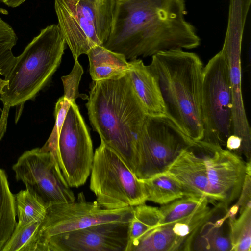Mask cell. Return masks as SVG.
<instances>
[{"label": "cell", "mask_w": 251, "mask_h": 251, "mask_svg": "<svg viewBox=\"0 0 251 251\" xmlns=\"http://www.w3.org/2000/svg\"><path fill=\"white\" fill-rule=\"evenodd\" d=\"M228 219L227 211L222 217L217 213L204 222L193 237L191 251H231L229 229H225Z\"/></svg>", "instance_id": "ac0fdd59"}, {"label": "cell", "mask_w": 251, "mask_h": 251, "mask_svg": "<svg viewBox=\"0 0 251 251\" xmlns=\"http://www.w3.org/2000/svg\"><path fill=\"white\" fill-rule=\"evenodd\" d=\"M83 74V69L78 61L75 59V64L70 73L61 77L64 87V95L65 98L75 100L78 98L88 99L86 95L81 94L78 91L79 82Z\"/></svg>", "instance_id": "83f0119b"}, {"label": "cell", "mask_w": 251, "mask_h": 251, "mask_svg": "<svg viewBox=\"0 0 251 251\" xmlns=\"http://www.w3.org/2000/svg\"><path fill=\"white\" fill-rule=\"evenodd\" d=\"M251 175L246 174L243 186L236 203L239 206L241 213L247 209H251Z\"/></svg>", "instance_id": "f546056e"}, {"label": "cell", "mask_w": 251, "mask_h": 251, "mask_svg": "<svg viewBox=\"0 0 251 251\" xmlns=\"http://www.w3.org/2000/svg\"><path fill=\"white\" fill-rule=\"evenodd\" d=\"M192 146L205 163L209 202L228 209L241 193L246 175V162L227 149L202 140L194 141Z\"/></svg>", "instance_id": "7c38bea8"}, {"label": "cell", "mask_w": 251, "mask_h": 251, "mask_svg": "<svg viewBox=\"0 0 251 251\" xmlns=\"http://www.w3.org/2000/svg\"><path fill=\"white\" fill-rule=\"evenodd\" d=\"M242 141V139L240 137L232 134L227 138L226 147L228 150L239 155Z\"/></svg>", "instance_id": "4dcf8cb0"}, {"label": "cell", "mask_w": 251, "mask_h": 251, "mask_svg": "<svg viewBox=\"0 0 251 251\" xmlns=\"http://www.w3.org/2000/svg\"><path fill=\"white\" fill-rule=\"evenodd\" d=\"M1 74H0V75ZM8 84V81L5 80L4 79H2L0 76V95L3 92V89L5 86H6Z\"/></svg>", "instance_id": "836d02e7"}, {"label": "cell", "mask_w": 251, "mask_h": 251, "mask_svg": "<svg viewBox=\"0 0 251 251\" xmlns=\"http://www.w3.org/2000/svg\"><path fill=\"white\" fill-rule=\"evenodd\" d=\"M141 180L147 194V201L165 205L187 196L181 184L166 172Z\"/></svg>", "instance_id": "ffe728a7"}, {"label": "cell", "mask_w": 251, "mask_h": 251, "mask_svg": "<svg viewBox=\"0 0 251 251\" xmlns=\"http://www.w3.org/2000/svg\"><path fill=\"white\" fill-rule=\"evenodd\" d=\"M133 207L119 209L102 208L95 201H86L82 192L75 201L49 206L42 221L37 237L35 251L49 237L107 222H130Z\"/></svg>", "instance_id": "30bf717a"}, {"label": "cell", "mask_w": 251, "mask_h": 251, "mask_svg": "<svg viewBox=\"0 0 251 251\" xmlns=\"http://www.w3.org/2000/svg\"><path fill=\"white\" fill-rule=\"evenodd\" d=\"M172 223L161 224L129 242L126 251H183L184 241L173 230Z\"/></svg>", "instance_id": "d6986e66"}, {"label": "cell", "mask_w": 251, "mask_h": 251, "mask_svg": "<svg viewBox=\"0 0 251 251\" xmlns=\"http://www.w3.org/2000/svg\"><path fill=\"white\" fill-rule=\"evenodd\" d=\"M202 140L226 146L232 131V96L227 60L220 50L203 70Z\"/></svg>", "instance_id": "52a82bcc"}, {"label": "cell", "mask_w": 251, "mask_h": 251, "mask_svg": "<svg viewBox=\"0 0 251 251\" xmlns=\"http://www.w3.org/2000/svg\"><path fill=\"white\" fill-rule=\"evenodd\" d=\"M239 217L228 218L232 251H251V209L242 211Z\"/></svg>", "instance_id": "d4e9b609"}, {"label": "cell", "mask_w": 251, "mask_h": 251, "mask_svg": "<svg viewBox=\"0 0 251 251\" xmlns=\"http://www.w3.org/2000/svg\"><path fill=\"white\" fill-rule=\"evenodd\" d=\"M72 100L63 96L57 101L54 111L55 122L52 132L45 144L41 147L48 151L57 143L62 126Z\"/></svg>", "instance_id": "f1b7e54d"}, {"label": "cell", "mask_w": 251, "mask_h": 251, "mask_svg": "<svg viewBox=\"0 0 251 251\" xmlns=\"http://www.w3.org/2000/svg\"><path fill=\"white\" fill-rule=\"evenodd\" d=\"M113 0H54L58 25L75 59L109 35Z\"/></svg>", "instance_id": "5b68a950"}, {"label": "cell", "mask_w": 251, "mask_h": 251, "mask_svg": "<svg viewBox=\"0 0 251 251\" xmlns=\"http://www.w3.org/2000/svg\"><path fill=\"white\" fill-rule=\"evenodd\" d=\"M209 203L206 197L190 196L163 205L159 208L161 216L160 225L185 218L207 207Z\"/></svg>", "instance_id": "7402d4cb"}, {"label": "cell", "mask_w": 251, "mask_h": 251, "mask_svg": "<svg viewBox=\"0 0 251 251\" xmlns=\"http://www.w3.org/2000/svg\"><path fill=\"white\" fill-rule=\"evenodd\" d=\"M42 222L16 224L2 251H35L37 237Z\"/></svg>", "instance_id": "484cf974"}, {"label": "cell", "mask_w": 251, "mask_h": 251, "mask_svg": "<svg viewBox=\"0 0 251 251\" xmlns=\"http://www.w3.org/2000/svg\"><path fill=\"white\" fill-rule=\"evenodd\" d=\"M130 223H103L55 235L36 251H126Z\"/></svg>", "instance_id": "4fadbf2b"}, {"label": "cell", "mask_w": 251, "mask_h": 251, "mask_svg": "<svg viewBox=\"0 0 251 251\" xmlns=\"http://www.w3.org/2000/svg\"><path fill=\"white\" fill-rule=\"evenodd\" d=\"M90 188L97 202L106 209L134 207L147 201L141 180L116 151L101 141L94 154Z\"/></svg>", "instance_id": "8992f818"}, {"label": "cell", "mask_w": 251, "mask_h": 251, "mask_svg": "<svg viewBox=\"0 0 251 251\" xmlns=\"http://www.w3.org/2000/svg\"><path fill=\"white\" fill-rule=\"evenodd\" d=\"M18 38L12 26L0 17V74L5 76L10 71L16 57L12 49Z\"/></svg>", "instance_id": "4316f807"}, {"label": "cell", "mask_w": 251, "mask_h": 251, "mask_svg": "<svg viewBox=\"0 0 251 251\" xmlns=\"http://www.w3.org/2000/svg\"><path fill=\"white\" fill-rule=\"evenodd\" d=\"M10 108V107L7 105H3L0 118V142L6 131Z\"/></svg>", "instance_id": "1f68e13d"}, {"label": "cell", "mask_w": 251, "mask_h": 251, "mask_svg": "<svg viewBox=\"0 0 251 251\" xmlns=\"http://www.w3.org/2000/svg\"><path fill=\"white\" fill-rule=\"evenodd\" d=\"M194 142L168 117L147 115L137 140L134 174L145 179L165 172Z\"/></svg>", "instance_id": "ba28073f"}, {"label": "cell", "mask_w": 251, "mask_h": 251, "mask_svg": "<svg viewBox=\"0 0 251 251\" xmlns=\"http://www.w3.org/2000/svg\"><path fill=\"white\" fill-rule=\"evenodd\" d=\"M186 14L185 0H113L103 46L130 60L173 49L196 48L201 39Z\"/></svg>", "instance_id": "6da1fadb"}, {"label": "cell", "mask_w": 251, "mask_h": 251, "mask_svg": "<svg viewBox=\"0 0 251 251\" xmlns=\"http://www.w3.org/2000/svg\"><path fill=\"white\" fill-rule=\"evenodd\" d=\"M87 100L86 106L93 129L134 173L137 140L147 114L128 73L116 79L94 82Z\"/></svg>", "instance_id": "7a4b0ae2"}, {"label": "cell", "mask_w": 251, "mask_h": 251, "mask_svg": "<svg viewBox=\"0 0 251 251\" xmlns=\"http://www.w3.org/2000/svg\"><path fill=\"white\" fill-rule=\"evenodd\" d=\"M15 196L10 191L5 172L0 168V251L16 227Z\"/></svg>", "instance_id": "44dd1931"}, {"label": "cell", "mask_w": 251, "mask_h": 251, "mask_svg": "<svg viewBox=\"0 0 251 251\" xmlns=\"http://www.w3.org/2000/svg\"><path fill=\"white\" fill-rule=\"evenodd\" d=\"M66 43L58 25L41 30L16 57L4 79L8 84L0 95L3 104L23 105L33 100L49 82L59 67Z\"/></svg>", "instance_id": "277c9868"}, {"label": "cell", "mask_w": 251, "mask_h": 251, "mask_svg": "<svg viewBox=\"0 0 251 251\" xmlns=\"http://www.w3.org/2000/svg\"><path fill=\"white\" fill-rule=\"evenodd\" d=\"M168 117L193 141L203 137L201 100L203 64L195 53L176 48L152 56Z\"/></svg>", "instance_id": "3957f363"}, {"label": "cell", "mask_w": 251, "mask_h": 251, "mask_svg": "<svg viewBox=\"0 0 251 251\" xmlns=\"http://www.w3.org/2000/svg\"><path fill=\"white\" fill-rule=\"evenodd\" d=\"M128 72L133 89L147 114L151 116H166V110L158 78L149 65L140 59L129 61Z\"/></svg>", "instance_id": "2e32d148"}, {"label": "cell", "mask_w": 251, "mask_h": 251, "mask_svg": "<svg viewBox=\"0 0 251 251\" xmlns=\"http://www.w3.org/2000/svg\"><path fill=\"white\" fill-rule=\"evenodd\" d=\"M26 0H0L2 3L11 8H16Z\"/></svg>", "instance_id": "d6a6232c"}, {"label": "cell", "mask_w": 251, "mask_h": 251, "mask_svg": "<svg viewBox=\"0 0 251 251\" xmlns=\"http://www.w3.org/2000/svg\"><path fill=\"white\" fill-rule=\"evenodd\" d=\"M86 55L89 61L90 74L94 82L121 78L130 69V63L124 55L103 46L93 47Z\"/></svg>", "instance_id": "e0dca14e"}, {"label": "cell", "mask_w": 251, "mask_h": 251, "mask_svg": "<svg viewBox=\"0 0 251 251\" xmlns=\"http://www.w3.org/2000/svg\"><path fill=\"white\" fill-rule=\"evenodd\" d=\"M247 4V3H246Z\"/></svg>", "instance_id": "e575fe53"}, {"label": "cell", "mask_w": 251, "mask_h": 251, "mask_svg": "<svg viewBox=\"0 0 251 251\" xmlns=\"http://www.w3.org/2000/svg\"></svg>", "instance_id": "d590c367"}, {"label": "cell", "mask_w": 251, "mask_h": 251, "mask_svg": "<svg viewBox=\"0 0 251 251\" xmlns=\"http://www.w3.org/2000/svg\"><path fill=\"white\" fill-rule=\"evenodd\" d=\"M15 196L17 224L24 225L32 222H42L48 207L28 190H21Z\"/></svg>", "instance_id": "603a6c76"}, {"label": "cell", "mask_w": 251, "mask_h": 251, "mask_svg": "<svg viewBox=\"0 0 251 251\" xmlns=\"http://www.w3.org/2000/svg\"><path fill=\"white\" fill-rule=\"evenodd\" d=\"M47 151L54 157L69 187L77 188L86 183L94 153L89 131L75 101L67 113L56 144Z\"/></svg>", "instance_id": "9c48e42d"}, {"label": "cell", "mask_w": 251, "mask_h": 251, "mask_svg": "<svg viewBox=\"0 0 251 251\" xmlns=\"http://www.w3.org/2000/svg\"><path fill=\"white\" fill-rule=\"evenodd\" d=\"M161 219L160 209L158 207L145 203L134 206L133 217L130 223L128 243L159 226Z\"/></svg>", "instance_id": "cb8c5ba5"}, {"label": "cell", "mask_w": 251, "mask_h": 251, "mask_svg": "<svg viewBox=\"0 0 251 251\" xmlns=\"http://www.w3.org/2000/svg\"><path fill=\"white\" fill-rule=\"evenodd\" d=\"M245 21L235 16L228 18V26L221 51L228 64L232 96L233 134L242 139L239 154L251 159V130L242 94L241 51Z\"/></svg>", "instance_id": "5bb4252c"}, {"label": "cell", "mask_w": 251, "mask_h": 251, "mask_svg": "<svg viewBox=\"0 0 251 251\" xmlns=\"http://www.w3.org/2000/svg\"><path fill=\"white\" fill-rule=\"evenodd\" d=\"M165 172L181 184L187 196H204L208 199L205 163L192 145L184 148Z\"/></svg>", "instance_id": "9a60e30c"}, {"label": "cell", "mask_w": 251, "mask_h": 251, "mask_svg": "<svg viewBox=\"0 0 251 251\" xmlns=\"http://www.w3.org/2000/svg\"><path fill=\"white\" fill-rule=\"evenodd\" d=\"M12 169L17 180L48 207L73 202L76 198L65 181L53 155L42 148L24 152Z\"/></svg>", "instance_id": "8fae6325"}]
</instances>
